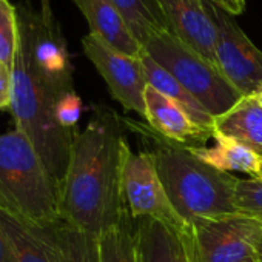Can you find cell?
Wrapping results in <instances>:
<instances>
[{
  "label": "cell",
  "instance_id": "cell-1",
  "mask_svg": "<svg viewBox=\"0 0 262 262\" xmlns=\"http://www.w3.org/2000/svg\"><path fill=\"white\" fill-rule=\"evenodd\" d=\"M123 139L117 114L96 108L71 147L59 193L60 221L99 237L128 211L120 179Z\"/></svg>",
  "mask_w": 262,
  "mask_h": 262
},
{
  "label": "cell",
  "instance_id": "cell-2",
  "mask_svg": "<svg viewBox=\"0 0 262 262\" xmlns=\"http://www.w3.org/2000/svg\"><path fill=\"white\" fill-rule=\"evenodd\" d=\"M59 90L36 68L27 43L19 36V48L11 68V106L16 129L28 138L40 156L59 193L68 168L77 131L65 129L56 117Z\"/></svg>",
  "mask_w": 262,
  "mask_h": 262
},
{
  "label": "cell",
  "instance_id": "cell-3",
  "mask_svg": "<svg viewBox=\"0 0 262 262\" xmlns=\"http://www.w3.org/2000/svg\"><path fill=\"white\" fill-rule=\"evenodd\" d=\"M142 135L151 144L148 151L155 158L168 201L187 225L198 217L237 213L236 176L213 168L188 147L170 142L153 129Z\"/></svg>",
  "mask_w": 262,
  "mask_h": 262
},
{
  "label": "cell",
  "instance_id": "cell-4",
  "mask_svg": "<svg viewBox=\"0 0 262 262\" xmlns=\"http://www.w3.org/2000/svg\"><path fill=\"white\" fill-rule=\"evenodd\" d=\"M0 211L37 225L60 222L59 190L19 129L0 135Z\"/></svg>",
  "mask_w": 262,
  "mask_h": 262
},
{
  "label": "cell",
  "instance_id": "cell-5",
  "mask_svg": "<svg viewBox=\"0 0 262 262\" xmlns=\"http://www.w3.org/2000/svg\"><path fill=\"white\" fill-rule=\"evenodd\" d=\"M144 51L193 94L213 119L227 113L244 97L216 65L205 60L170 33L151 39L144 47Z\"/></svg>",
  "mask_w": 262,
  "mask_h": 262
},
{
  "label": "cell",
  "instance_id": "cell-6",
  "mask_svg": "<svg viewBox=\"0 0 262 262\" xmlns=\"http://www.w3.org/2000/svg\"><path fill=\"white\" fill-rule=\"evenodd\" d=\"M191 262H259L262 222L242 213L198 217L185 234Z\"/></svg>",
  "mask_w": 262,
  "mask_h": 262
},
{
  "label": "cell",
  "instance_id": "cell-7",
  "mask_svg": "<svg viewBox=\"0 0 262 262\" xmlns=\"http://www.w3.org/2000/svg\"><path fill=\"white\" fill-rule=\"evenodd\" d=\"M120 179L123 202L131 217L158 219L187 234V224L171 207L158 174L155 158L148 150L136 153L123 139Z\"/></svg>",
  "mask_w": 262,
  "mask_h": 262
},
{
  "label": "cell",
  "instance_id": "cell-8",
  "mask_svg": "<svg viewBox=\"0 0 262 262\" xmlns=\"http://www.w3.org/2000/svg\"><path fill=\"white\" fill-rule=\"evenodd\" d=\"M217 27L216 62L225 79L244 96L262 93V51L241 30L234 16L207 0Z\"/></svg>",
  "mask_w": 262,
  "mask_h": 262
},
{
  "label": "cell",
  "instance_id": "cell-9",
  "mask_svg": "<svg viewBox=\"0 0 262 262\" xmlns=\"http://www.w3.org/2000/svg\"><path fill=\"white\" fill-rule=\"evenodd\" d=\"M82 48L88 60L103 77L113 99L123 110L145 117V90L148 83L141 56L123 54L91 33L82 39Z\"/></svg>",
  "mask_w": 262,
  "mask_h": 262
},
{
  "label": "cell",
  "instance_id": "cell-10",
  "mask_svg": "<svg viewBox=\"0 0 262 262\" xmlns=\"http://www.w3.org/2000/svg\"><path fill=\"white\" fill-rule=\"evenodd\" d=\"M19 36L27 43L31 59L40 74L62 91H73V65L60 27L45 25L40 13L28 2L17 7Z\"/></svg>",
  "mask_w": 262,
  "mask_h": 262
},
{
  "label": "cell",
  "instance_id": "cell-11",
  "mask_svg": "<svg viewBox=\"0 0 262 262\" xmlns=\"http://www.w3.org/2000/svg\"><path fill=\"white\" fill-rule=\"evenodd\" d=\"M171 34L217 67V27L207 0H158Z\"/></svg>",
  "mask_w": 262,
  "mask_h": 262
},
{
  "label": "cell",
  "instance_id": "cell-12",
  "mask_svg": "<svg viewBox=\"0 0 262 262\" xmlns=\"http://www.w3.org/2000/svg\"><path fill=\"white\" fill-rule=\"evenodd\" d=\"M144 119L156 135L179 145L204 147V144L213 138V129L199 126L178 103L150 85L145 90Z\"/></svg>",
  "mask_w": 262,
  "mask_h": 262
},
{
  "label": "cell",
  "instance_id": "cell-13",
  "mask_svg": "<svg viewBox=\"0 0 262 262\" xmlns=\"http://www.w3.org/2000/svg\"><path fill=\"white\" fill-rule=\"evenodd\" d=\"M13 262H59L54 225H37L0 211Z\"/></svg>",
  "mask_w": 262,
  "mask_h": 262
},
{
  "label": "cell",
  "instance_id": "cell-14",
  "mask_svg": "<svg viewBox=\"0 0 262 262\" xmlns=\"http://www.w3.org/2000/svg\"><path fill=\"white\" fill-rule=\"evenodd\" d=\"M139 262H191L185 234L173 225L151 217L135 219Z\"/></svg>",
  "mask_w": 262,
  "mask_h": 262
},
{
  "label": "cell",
  "instance_id": "cell-15",
  "mask_svg": "<svg viewBox=\"0 0 262 262\" xmlns=\"http://www.w3.org/2000/svg\"><path fill=\"white\" fill-rule=\"evenodd\" d=\"M73 2L86 19L91 34L123 54L133 57L141 56L144 48L131 34L113 0H73Z\"/></svg>",
  "mask_w": 262,
  "mask_h": 262
},
{
  "label": "cell",
  "instance_id": "cell-16",
  "mask_svg": "<svg viewBox=\"0 0 262 262\" xmlns=\"http://www.w3.org/2000/svg\"><path fill=\"white\" fill-rule=\"evenodd\" d=\"M213 131L262 156V105L254 96L242 97L227 113L213 119Z\"/></svg>",
  "mask_w": 262,
  "mask_h": 262
},
{
  "label": "cell",
  "instance_id": "cell-17",
  "mask_svg": "<svg viewBox=\"0 0 262 262\" xmlns=\"http://www.w3.org/2000/svg\"><path fill=\"white\" fill-rule=\"evenodd\" d=\"M213 139L216 142L213 147H188V150L196 158L219 171H241L250 174L253 179H257L260 155L245 147L244 144L224 135L214 133V131Z\"/></svg>",
  "mask_w": 262,
  "mask_h": 262
},
{
  "label": "cell",
  "instance_id": "cell-18",
  "mask_svg": "<svg viewBox=\"0 0 262 262\" xmlns=\"http://www.w3.org/2000/svg\"><path fill=\"white\" fill-rule=\"evenodd\" d=\"M141 62L145 71L147 83L150 86H153L156 91L178 103L199 126L213 129V116L194 99L193 94H190L164 67H161L144 50L141 53Z\"/></svg>",
  "mask_w": 262,
  "mask_h": 262
},
{
  "label": "cell",
  "instance_id": "cell-19",
  "mask_svg": "<svg viewBox=\"0 0 262 262\" xmlns=\"http://www.w3.org/2000/svg\"><path fill=\"white\" fill-rule=\"evenodd\" d=\"M113 4L142 48L161 34H171L158 0H113Z\"/></svg>",
  "mask_w": 262,
  "mask_h": 262
},
{
  "label": "cell",
  "instance_id": "cell-20",
  "mask_svg": "<svg viewBox=\"0 0 262 262\" xmlns=\"http://www.w3.org/2000/svg\"><path fill=\"white\" fill-rule=\"evenodd\" d=\"M99 262H139L135 219L128 211L99 236Z\"/></svg>",
  "mask_w": 262,
  "mask_h": 262
},
{
  "label": "cell",
  "instance_id": "cell-21",
  "mask_svg": "<svg viewBox=\"0 0 262 262\" xmlns=\"http://www.w3.org/2000/svg\"><path fill=\"white\" fill-rule=\"evenodd\" d=\"M59 262H99V237L63 221L56 224Z\"/></svg>",
  "mask_w": 262,
  "mask_h": 262
},
{
  "label": "cell",
  "instance_id": "cell-22",
  "mask_svg": "<svg viewBox=\"0 0 262 262\" xmlns=\"http://www.w3.org/2000/svg\"><path fill=\"white\" fill-rule=\"evenodd\" d=\"M19 48L17 8L10 0H0V62L10 70L14 65Z\"/></svg>",
  "mask_w": 262,
  "mask_h": 262
},
{
  "label": "cell",
  "instance_id": "cell-23",
  "mask_svg": "<svg viewBox=\"0 0 262 262\" xmlns=\"http://www.w3.org/2000/svg\"><path fill=\"white\" fill-rule=\"evenodd\" d=\"M236 208L239 213L262 222V181L239 179L236 187Z\"/></svg>",
  "mask_w": 262,
  "mask_h": 262
},
{
  "label": "cell",
  "instance_id": "cell-24",
  "mask_svg": "<svg viewBox=\"0 0 262 262\" xmlns=\"http://www.w3.org/2000/svg\"><path fill=\"white\" fill-rule=\"evenodd\" d=\"M82 114V99L73 90L63 93L56 105V117L59 123L70 131H77V123Z\"/></svg>",
  "mask_w": 262,
  "mask_h": 262
},
{
  "label": "cell",
  "instance_id": "cell-25",
  "mask_svg": "<svg viewBox=\"0 0 262 262\" xmlns=\"http://www.w3.org/2000/svg\"><path fill=\"white\" fill-rule=\"evenodd\" d=\"M11 106V70L0 62V111H10Z\"/></svg>",
  "mask_w": 262,
  "mask_h": 262
},
{
  "label": "cell",
  "instance_id": "cell-26",
  "mask_svg": "<svg viewBox=\"0 0 262 262\" xmlns=\"http://www.w3.org/2000/svg\"><path fill=\"white\" fill-rule=\"evenodd\" d=\"M210 2L221 7L231 16H239L245 10V0H210Z\"/></svg>",
  "mask_w": 262,
  "mask_h": 262
},
{
  "label": "cell",
  "instance_id": "cell-27",
  "mask_svg": "<svg viewBox=\"0 0 262 262\" xmlns=\"http://www.w3.org/2000/svg\"><path fill=\"white\" fill-rule=\"evenodd\" d=\"M39 4H40V16L45 22L47 27L50 28H54L57 27L59 24L56 22V17L53 14V10H51V0H39Z\"/></svg>",
  "mask_w": 262,
  "mask_h": 262
},
{
  "label": "cell",
  "instance_id": "cell-28",
  "mask_svg": "<svg viewBox=\"0 0 262 262\" xmlns=\"http://www.w3.org/2000/svg\"><path fill=\"white\" fill-rule=\"evenodd\" d=\"M0 262H13L11 251H10V245H8L7 236L4 233L2 224H0Z\"/></svg>",
  "mask_w": 262,
  "mask_h": 262
},
{
  "label": "cell",
  "instance_id": "cell-29",
  "mask_svg": "<svg viewBox=\"0 0 262 262\" xmlns=\"http://www.w3.org/2000/svg\"><path fill=\"white\" fill-rule=\"evenodd\" d=\"M257 256H259V262H262V237H260V242L257 247Z\"/></svg>",
  "mask_w": 262,
  "mask_h": 262
},
{
  "label": "cell",
  "instance_id": "cell-30",
  "mask_svg": "<svg viewBox=\"0 0 262 262\" xmlns=\"http://www.w3.org/2000/svg\"><path fill=\"white\" fill-rule=\"evenodd\" d=\"M257 179L262 181V156H260V167H259V176H257Z\"/></svg>",
  "mask_w": 262,
  "mask_h": 262
},
{
  "label": "cell",
  "instance_id": "cell-31",
  "mask_svg": "<svg viewBox=\"0 0 262 262\" xmlns=\"http://www.w3.org/2000/svg\"><path fill=\"white\" fill-rule=\"evenodd\" d=\"M254 97H256V99H257V102L262 105V93H259V94H257V96H254Z\"/></svg>",
  "mask_w": 262,
  "mask_h": 262
}]
</instances>
